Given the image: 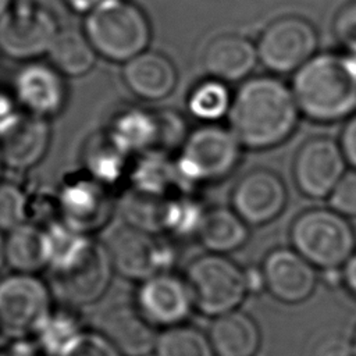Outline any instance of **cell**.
I'll return each instance as SVG.
<instances>
[{
    "mask_svg": "<svg viewBox=\"0 0 356 356\" xmlns=\"http://www.w3.org/2000/svg\"><path fill=\"white\" fill-rule=\"evenodd\" d=\"M115 273L104 243L95 241L88 253L65 271L50 274L51 292L68 307L96 303L107 292Z\"/></svg>",
    "mask_w": 356,
    "mask_h": 356,
    "instance_id": "7c38bea8",
    "label": "cell"
},
{
    "mask_svg": "<svg viewBox=\"0 0 356 356\" xmlns=\"http://www.w3.org/2000/svg\"><path fill=\"white\" fill-rule=\"evenodd\" d=\"M74 11L76 13H90L93 8H96L99 4L107 1V0H64Z\"/></svg>",
    "mask_w": 356,
    "mask_h": 356,
    "instance_id": "ee69618b",
    "label": "cell"
},
{
    "mask_svg": "<svg viewBox=\"0 0 356 356\" xmlns=\"http://www.w3.org/2000/svg\"><path fill=\"white\" fill-rule=\"evenodd\" d=\"M245 277H246L249 293H259L260 291L266 289V282H264V275H263L261 267L245 268Z\"/></svg>",
    "mask_w": 356,
    "mask_h": 356,
    "instance_id": "7bdbcfd3",
    "label": "cell"
},
{
    "mask_svg": "<svg viewBox=\"0 0 356 356\" xmlns=\"http://www.w3.org/2000/svg\"><path fill=\"white\" fill-rule=\"evenodd\" d=\"M13 95L24 113L51 120L64 111L68 89L64 75L51 64L29 61L15 74Z\"/></svg>",
    "mask_w": 356,
    "mask_h": 356,
    "instance_id": "9a60e30c",
    "label": "cell"
},
{
    "mask_svg": "<svg viewBox=\"0 0 356 356\" xmlns=\"http://www.w3.org/2000/svg\"><path fill=\"white\" fill-rule=\"evenodd\" d=\"M352 343L341 337H327L317 345L314 356H352Z\"/></svg>",
    "mask_w": 356,
    "mask_h": 356,
    "instance_id": "60d3db41",
    "label": "cell"
},
{
    "mask_svg": "<svg viewBox=\"0 0 356 356\" xmlns=\"http://www.w3.org/2000/svg\"><path fill=\"white\" fill-rule=\"evenodd\" d=\"M207 335L216 356H254L260 346L259 325L238 309L214 317Z\"/></svg>",
    "mask_w": 356,
    "mask_h": 356,
    "instance_id": "cb8c5ba5",
    "label": "cell"
},
{
    "mask_svg": "<svg viewBox=\"0 0 356 356\" xmlns=\"http://www.w3.org/2000/svg\"><path fill=\"white\" fill-rule=\"evenodd\" d=\"M53 307L50 285L36 274L13 271L0 278V335L10 339L35 335Z\"/></svg>",
    "mask_w": 356,
    "mask_h": 356,
    "instance_id": "ba28073f",
    "label": "cell"
},
{
    "mask_svg": "<svg viewBox=\"0 0 356 356\" xmlns=\"http://www.w3.org/2000/svg\"><path fill=\"white\" fill-rule=\"evenodd\" d=\"M207 209L192 192H179L165 202L163 214V232L168 238H197Z\"/></svg>",
    "mask_w": 356,
    "mask_h": 356,
    "instance_id": "4dcf8cb0",
    "label": "cell"
},
{
    "mask_svg": "<svg viewBox=\"0 0 356 356\" xmlns=\"http://www.w3.org/2000/svg\"><path fill=\"white\" fill-rule=\"evenodd\" d=\"M332 210L339 214L356 217V170H348L339 179L331 195L327 197Z\"/></svg>",
    "mask_w": 356,
    "mask_h": 356,
    "instance_id": "d590c367",
    "label": "cell"
},
{
    "mask_svg": "<svg viewBox=\"0 0 356 356\" xmlns=\"http://www.w3.org/2000/svg\"><path fill=\"white\" fill-rule=\"evenodd\" d=\"M338 142L346 163L356 170V113L346 118Z\"/></svg>",
    "mask_w": 356,
    "mask_h": 356,
    "instance_id": "ab89813d",
    "label": "cell"
},
{
    "mask_svg": "<svg viewBox=\"0 0 356 356\" xmlns=\"http://www.w3.org/2000/svg\"><path fill=\"white\" fill-rule=\"evenodd\" d=\"M50 64L67 76L88 74L96 61V50L88 36L75 29L58 31L49 51Z\"/></svg>",
    "mask_w": 356,
    "mask_h": 356,
    "instance_id": "f1b7e54d",
    "label": "cell"
},
{
    "mask_svg": "<svg viewBox=\"0 0 356 356\" xmlns=\"http://www.w3.org/2000/svg\"><path fill=\"white\" fill-rule=\"evenodd\" d=\"M316 47L314 28L296 15L281 17L268 24L256 46L259 61L277 74L298 71L314 56Z\"/></svg>",
    "mask_w": 356,
    "mask_h": 356,
    "instance_id": "30bf717a",
    "label": "cell"
},
{
    "mask_svg": "<svg viewBox=\"0 0 356 356\" xmlns=\"http://www.w3.org/2000/svg\"><path fill=\"white\" fill-rule=\"evenodd\" d=\"M129 159L111 142L104 131L89 138L83 149V165L88 177L108 189L118 184L122 177L128 178Z\"/></svg>",
    "mask_w": 356,
    "mask_h": 356,
    "instance_id": "4316f807",
    "label": "cell"
},
{
    "mask_svg": "<svg viewBox=\"0 0 356 356\" xmlns=\"http://www.w3.org/2000/svg\"><path fill=\"white\" fill-rule=\"evenodd\" d=\"M128 181L129 189L159 197H170L179 192H188L179 179L174 157L157 150L134 157Z\"/></svg>",
    "mask_w": 356,
    "mask_h": 356,
    "instance_id": "603a6c76",
    "label": "cell"
},
{
    "mask_svg": "<svg viewBox=\"0 0 356 356\" xmlns=\"http://www.w3.org/2000/svg\"><path fill=\"white\" fill-rule=\"evenodd\" d=\"M6 266V236L0 231V270Z\"/></svg>",
    "mask_w": 356,
    "mask_h": 356,
    "instance_id": "f6af8a7d",
    "label": "cell"
},
{
    "mask_svg": "<svg viewBox=\"0 0 356 356\" xmlns=\"http://www.w3.org/2000/svg\"><path fill=\"white\" fill-rule=\"evenodd\" d=\"M46 270L50 274L65 271L79 261L90 249L95 239L89 234L75 229L60 218L43 225Z\"/></svg>",
    "mask_w": 356,
    "mask_h": 356,
    "instance_id": "484cf974",
    "label": "cell"
},
{
    "mask_svg": "<svg viewBox=\"0 0 356 356\" xmlns=\"http://www.w3.org/2000/svg\"><path fill=\"white\" fill-rule=\"evenodd\" d=\"M249 238V225L232 207L207 209L197 239L209 253L228 254L242 248Z\"/></svg>",
    "mask_w": 356,
    "mask_h": 356,
    "instance_id": "d4e9b609",
    "label": "cell"
},
{
    "mask_svg": "<svg viewBox=\"0 0 356 356\" xmlns=\"http://www.w3.org/2000/svg\"><path fill=\"white\" fill-rule=\"evenodd\" d=\"M232 97L225 82L209 76L188 93L186 108L189 115L202 124H217L228 117Z\"/></svg>",
    "mask_w": 356,
    "mask_h": 356,
    "instance_id": "1f68e13d",
    "label": "cell"
},
{
    "mask_svg": "<svg viewBox=\"0 0 356 356\" xmlns=\"http://www.w3.org/2000/svg\"><path fill=\"white\" fill-rule=\"evenodd\" d=\"M51 142L50 120L24 114L18 125L0 139V154L4 167L18 172L38 165Z\"/></svg>",
    "mask_w": 356,
    "mask_h": 356,
    "instance_id": "d6986e66",
    "label": "cell"
},
{
    "mask_svg": "<svg viewBox=\"0 0 356 356\" xmlns=\"http://www.w3.org/2000/svg\"><path fill=\"white\" fill-rule=\"evenodd\" d=\"M104 132L111 142L129 157L157 150V110L143 107L121 108L110 118Z\"/></svg>",
    "mask_w": 356,
    "mask_h": 356,
    "instance_id": "7402d4cb",
    "label": "cell"
},
{
    "mask_svg": "<svg viewBox=\"0 0 356 356\" xmlns=\"http://www.w3.org/2000/svg\"><path fill=\"white\" fill-rule=\"evenodd\" d=\"M167 199L168 197L145 195L129 189L122 199V214L125 222L149 232L161 234Z\"/></svg>",
    "mask_w": 356,
    "mask_h": 356,
    "instance_id": "836d02e7",
    "label": "cell"
},
{
    "mask_svg": "<svg viewBox=\"0 0 356 356\" xmlns=\"http://www.w3.org/2000/svg\"><path fill=\"white\" fill-rule=\"evenodd\" d=\"M3 168H4V164H3V160H1V154H0V175H1Z\"/></svg>",
    "mask_w": 356,
    "mask_h": 356,
    "instance_id": "c3c4849f",
    "label": "cell"
},
{
    "mask_svg": "<svg viewBox=\"0 0 356 356\" xmlns=\"http://www.w3.org/2000/svg\"><path fill=\"white\" fill-rule=\"evenodd\" d=\"M195 309L207 317L236 310L249 295L245 268L227 254L204 253L195 257L185 275Z\"/></svg>",
    "mask_w": 356,
    "mask_h": 356,
    "instance_id": "8992f818",
    "label": "cell"
},
{
    "mask_svg": "<svg viewBox=\"0 0 356 356\" xmlns=\"http://www.w3.org/2000/svg\"><path fill=\"white\" fill-rule=\"evenodd\" d=\"M286 199V186L278 174L254 168L236 181L231 207L248 225L259 227L275 220L284 211Z\"/></svg>",
    "mask_w": 356,
    "mask_h": 356,
    "instance_id": "5bb4252c",
    "label": "cell"
},
{
    "mask_svg": "<svg viewBox=\"0 0 356 356\" xmlns=\"http://www.w3.org/2000/svg\"><path fill=\"white\" fill-rule=\"evenodd\" d=\"M63 356H122L97 330L85 331L78 342Z\"/></svg>",
    "mask_w": 356,
    "mask_h": 356,
    "instance_id": "8d00e7d4",
    "label": "cell"
},
{
    "mask_svg": "<svg viewBox=\"0 0 356 356\" xmlns=\"http://www.w3.org/2000/svg\"><path fill=\"white\" fill-rule=\"evenodd\" d=\"M177 70L164 54L145 50L124 63L122 81L139 99L159 102L171 95L177 85Z\"/></svg>",
    "mask_w": 356,
    "mask_h": 356,
    "instance_id": "44dd1931",
    "label": "cell"
},
{
    "mask_svg": "<svg viewBox=\"0 0 356 356\" xmlns=\"http://www.w3.org/2000/svg\"><path fill=\"white\" fill-rule=\"evenodd\" d=\"M24 114L14 95L0 90V139L18 125Z\"/></svg>",
    "mask_w": 356,
    "mask_h": 356,
    "instance_id": "f35d334b",
    "label": "cell"
},
{
    "mask_svg": "<svg viewBox=\"0 0 356 356\" xmlns=\"http://www.w3.org/2000/svg\"><path fill=\"white\" fill-rule=\"evenodd\" d=\"M261 271L268 293L286 305L307 300L317 285V268L293 248H277L268 252Z\"/></svg>",
    "mask_w": 356,
    "mask_h": 356,
    "instance_id": "e0dca14e",
    "label": "cell"
},
{
    "mask_svg": "<svg viewBox=\"0 0 356 356\" xmlns=\"http://www.w3.org/2000/svg\"><path fill=\"white\" fill-rule=\"evenodd\" d=\"M292 248L323 271L339 270L356 252V235L348 218L331 207H314L292 222Z\"/></svg>",
    "mask_w": 356,
    "mask_h": 356,
    "instance_id": "277c9868",
    "label": "cell"
},
{
    "mask_svg": "<svg viewBox=\"0 0 356 356\" xmlns=\"http://www.w3.org/2000/svg\"><path fill=\"white\" fill-rule=\"evenodd\" d=\"M346 165L339 142L314 136L303 142L295 154L293 179L302 195L325 199L348 171Z\"/></svg>",
    "mask_w": 356,
    "mask_h": 356,
    "instance_id": "4fadbf2b",
    "label": "cell"
},
{
    "mask_svg": "<svg viewBox=\"0 0 356 356\" xmlns=\"http://www.w3.org/2000/svg\"><path fill=\"white\" fill-rule=\"evenodd\" d=\"M28 197L24 189L8 181H0V231L8 232L26 222Z\"/></svg>",
    "mask_w": 356,
    "mask_h": 356,
    "instance_id": "e575fe53",
    "label": "cell"
},
{
    "mask_svg": "<svg viewBox=\"0 0 356 356\" xmlns=\"http://www.w3.org/2000/svg\"><path fill=\"white\" fill-rule=\"evenodd\" d=\"M341 273H342V284L353 296H356V252L342 266Z\"/></svg>",
    "mask_w": 356,
    "mask_h": 356,
    "instance_id": "b9f144b4",
    "label": "cell"
},
{
    "mask_svg": "<svg viewBox=\"0 0 356 356\" xmlns=\"http://www.w3.org/2000/svg\"><path fill=\"white\" fill-rule=\"evenodd\" d=\"M291 89L300 114L335 122L356 113V58L324 53L293 72Z\"/></svg>",
    "mask_w": 356,
    "mask_h": 356,
    "instance_id": "7a4b0ae2",
    "label": "cell"
},
{
    "mask_svg": "<svg viewBox=\"0 0 356 356\" xmlns=\"http://www.w3.org/2000/svg\"><path fill=\"white\" fill-rule=\"evenodd\" d=\"M132 302L156 330L185 324L196 310L186 278L174 271L138 282Z\"/></svg>",
    "mask_w": 356,
    "mask_h": 356,
    "instance_id": "8fae6325",
    "label": "cell"
},
{
    "mask_svg": "<svg viewBox=\"0 0 356 356\" xmlns=\"http://www.w3.org/2000/svg\"><path fill=\"white\" fill-rule=\"evenodd\" d=\"M57 33L51 11L22 0L11 4L0 18V50L14 60H32L49 51Z\"/></svg>",
    "mask_w": 356,
    "mask_h": 356,
    "instance_id": "9c48e42d",
    "label": "cell"
},
{
    "mask_svg": "<svg viewBox=\"0 0 356 356\" xmlns=\"http://www.w3.org/2000/svg\"><path fill=\"white\" fill-rule=\"evenodd\" d=\"M352 349H353V356H356V331H355V337H353V342H352Z\"/></svg>",
    "mask_w": 356,
    "mask_h": 356,
    "instance_id": "7dc6e473",
    "label": "cell"
},
{
    "mask_svg": "<svg viewBox=\"0 0 356 356\" xmlns=\"http://www.w3.org/2000/svg\"><path fill=\"white\" fill-rule=\"evenodd\" d=\"M58 218L85 234L103 228L111 218L108 188L90 177L65 181L57 193Z\"/></svg>",
    "mask_w": 356,
    "mask_h": 356,
    "instance_id": "2e32d148",
    "label": "cell"
},
{
    "mask_svg": "<svg viewBox=\"0 0 356 356\" xmlns=\"http://www.w3.org/2000/svg\"><path fill=\"white\" fill-rule=\"evenodd\" d=\"M334 32L338 40L353 51L356 58V1L342 7L334 21Z\"/></svg>",
    "mask_w": 356,
    "mask_h": 356,
    "instance_id": "74e56055",
    "label": "cell"
},
{
    "mask_svg": "<svg viewBox=\"0 0 356 356\" xmlns=\"http://www.w3.org/2000/svg\"><path fill=\"white\" fill-rule=\"evenodd\" d=\"M156 356H214L209 335L199 328L181 324L161 330L157 335Z\"/></svg>",
    "mask_w": 356,
    "mask_h": 356,
    "instance_id": "d6a6232c",
    "label": "cell"
},
{
    "mask_svg": "<svg viewBox=\"0 0 356 356\" xmlns=\"http://www.w3.org/2000/svg\"><path fill=\"white\" fill-rule=\"evenodd\" d=\"M97 331L104 335L122 356H146L154 350L157 330L132 303H115L97 320Z\"/></svg>",
    "mask_w": 356,
    "mask_h": 356,
    "instance_id": "ac0fdd59",
    "label": "cell"
},
{
    "mask_svg": "<svg viewBox=\"0 0 356 356\" xmlns=\"http://www.w3.org/2000/svg\"><path fill=\"white\" fill-rule=\"evenodd\" d=\"M85 35L102 57L127 63L145 51L150 25L145 13L128 0H107L86 14Z\"/></svg>",
    "mask_w": 356,
    "mask_h": 356,
    "instance_id": "5b68a950",
    "label": "cell"
},
{
    "mask_svg": "<svg viewBox=\"0 0 356 356\" xmlns=\"http://www.w3.org/2000/svg\"><path fill=\"white\" fill-rule=\"evenodd\" d=\"M72 307H53L35 332V339L47 356H63L86 331Z\"/></svg>",
    "mask_w": 356,
    "mask_h": 356,
    "instance_id": "f546056e",
    "label": "cell"
},
{
    "mask_svg": "<svg viewBox=\"0 0 356 356\" xmlns=\"http://www.w3.org/2000/svg\"><path fill=\"white\" fill-rule=\"evenodd\" d=\"M257 60L256 46L236 33H222L210 39L202 54L206 74L225 83L245 79Z\"/></svg>",
    "mask_w": 356,
    "mask_h": 356,
    "instance_id": "ffe728a7",
    "label": "cell"
},
{
    "mask_svg": "<svg viewBox=\"0 0 356 356\" xmlns=\"http://www.w3.org/2000/svg\"><path fill=\"white\" fill-rule=\"evenodd\" d=\"M299 117L291 86L261 75L239 85L227 120L243 147L266 150L284 143L296 129Z\"/></svg>",
    "mask_w": 356,
    "mask_h": 356,
    "instance_id": "6da1fadb",
    "label": "cell"
},
{
    "mask_svg": "<svg viewBox=\"0 0 356 356\" xmlns=\"http://www.w3.org/2000/svg\"><path fill=\"white\" fill-rule=\"evenodd\" d=\"M243 146L234 132L220 124H200L191 129L174 157L184 188L225 179L238 167Z\"/></svg>",
    "mask_w": 356,
    "mask_h": 356,
    "instance_id": "3957f363",
    "label": "cell"
},
{
    "mask_svg": "<svg viewBox=\"0 0 356 356\" xmlns=\"http://www.w3.org/2000/svg\"><path fill=\"white\" fill-rule=\"evenodd\" d=\"M104 245L115 273L136 282L160 273L172 271L178 260L171 239L127 222L114 228Z\"/></svg>",
    "mask_w": 356,
    "mask_h": 356,
    "instance_id": "52a82bcc",
    "label": "cell"
},
{
    "mask_svg": "<svg viewBox=\"0 0 356 356\" xmlns=\"http://www.w3.org/2000/svg\"><path fill=\"white\" fill-rule=\"evenodd\" d=\"M11 0H0V18L7 13V10L11 7Z\"/></svg>",
    "mask_w": 356,
    "mask_h": 356,
    "instance_id": "bcb514c9",
    "label": "cell"
},
{
    "mask_svg": "<svg viewBox=\"0 0 356 356\" xmlns=\"http://www.w3.org/2000/svg\"><path fill=\"white\" fill-rule=\"evenodd\" d=\"M6 264L15 273L36 274L46 270L43 227L29 221L6 235Z\"/></svg>",
    "mask_w": 356,
    "mask_h": 356,
    "instance_id": "83f0119b",
    "label": "cell"
}]
</instances>
